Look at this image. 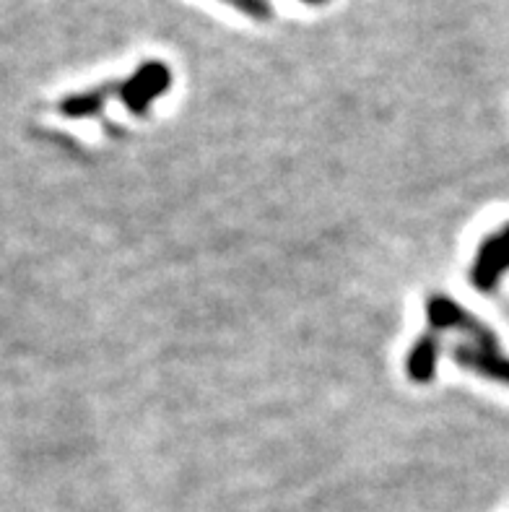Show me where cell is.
I'll use <instances>...</instances> for the list:
<instances>
[{"instance_id":"cell-1","label":"cell","mask_w":509,"mask_h":512,"mask_svg":"<svg viewBox=\"0 0 509 512\" xmlns=\"http://www.w3.org/2000/svg\"><path fill=\"white\" fill-rule=\"evenodd\" d=\"M426 318L434 331H460L471 338L473 346L486 351H499V341L494 336L489 325L481 323V320L468 312L465 307H460L452 297L445 294H434L426 302Z\"/></svg>"},{"instance_id":"cell-2","label":"cell","mask_w":509,"mask_h":512,"mask_svg":"<svg viewBox=\"0 0 509 512\" xmlns=\"http://www.w3.org/2000/svg\"><path fill=\"white\" fill-rule=\"evenodd\" d=\"M509 271V224L499 232L489 234L478 247L476 260L471 268V284L478 292H494Z\"/></svg>"},{"instance_id":"cell-3","label":"cell","mask_w":509,"mask_h":512,"mask_svg":"<svg viewBox=\"0 0 509 512\" xmlns=\"http://www.w3.org/2000/svg\"><path fill=\"white\" fill-rule=\"evenodd\" d=\"M169 84H172V76H169L167 65L149 63L143 65L136 76L128 78L123 86H117V91H120V99H123L125 107L133 115L141 117L149 112V104L169 89Z\"/></svg>"},{"instance_id":"cell-4","label":"cell","mask_w":509,"mask_h":512,"mask_svg":"<svg viewBox=\"0 0 509 512\" xmlns=\"http://www.w3.org/2000/svg\"><path fill=\"white\" fill-rule=\"evenodd\" d=\"M452 359L460 370L476 372L486 380H497V383L509 385V359L502 357L499 351L478 349L473 344H460L452 349Z\"/></svg>"},{"instance_id":"cell-5","label":"cell","mask_w":509,"mask_h":512,"mask_svg":"<svg viewBox=\"0 0 509 512\" xmlns=\"http://www.w3.org/2000/svg\"><path fill=\"white\" fill-rule=\"evenodd\" d=\"M437 362H439V338L437 333H426L421 336L413 349L408 351L406 359V372L411 377L413 383H429L437 372Z\"/></svg>"},{"instance_id":"cell-6","label":"cell","mask_w":509,"mask_h":512,"mask_svg":"<svg viewBox=\"0 0 509 512\" xmlns=\"http://www.w3.org/2000/svg\"><path fill=\"white\" fill-rule=\"evenodd\" d=\"M117 86H104V89L97 91H89V94H78V97L65 99L60 104V112L65 117H89V115H97L99 110L104 107L107 97H110V91H115Z\"/></svg>"}]
</instances>
